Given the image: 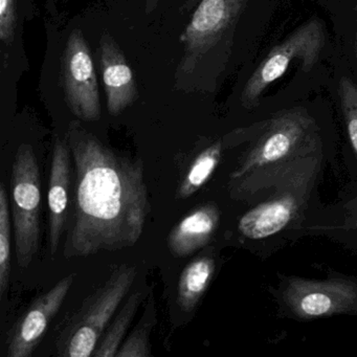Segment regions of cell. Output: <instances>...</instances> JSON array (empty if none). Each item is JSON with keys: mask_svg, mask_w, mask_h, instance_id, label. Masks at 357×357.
Segmentation results:
<instances>
[{"mask_svg": "<svg viewBox=\"0 0 357 357\" xmlns=\"http://www.w3.org/2000/svg\"><path fill=\"white\" fill-rule=\"evenodd\" d=\"M66 143L75 168L66 259L132 248L151 211L142 160L120 155L74 121Z\"/></svg>", "mask_w": 357, "mask_h": 357, "instance_id": "cell-1", "label": "cell"}, {"mask_svg": "<svg viewBox=\"0 0 357 357\" xmlns=\"http://www.w3.org/2000/svg\"><path fill=\"white\" fill-rule=\"evenodd\" d=\"M258 131L229 177L234 199L265 195L301 162L321 154L317 123L304 108L279 112Z\"/></svg>", "mask_w": 357, "mask_h": 357, "instance_id": "cell-2", "label": "cell"}, {"mask_svg": "<svg viewBox=\"0 0 357 357\" xmlns=\"http://www.w3.org/2000/svg\"><path fill=\"white\" fill-rule=\"evenodd\" d=\"M137 275L135 264L116 267L107 281L91 292L79 308L62 321L55 340L62 357H91L126 298Z\"/></svg>", "mask_w": 357, "mask_h": 357, "instance_id": "cell-3", "label": "cell"}, {"mask_svg": "<svg viewBox=\"0 0 357 357\" xmlns=\"http://www.w3.org/2000/svg\"><path fill=\"white\" fill-rule=\"evenodd\" d=\"M321 160V154L311 156L290 171L267 193L266 199L242 215L239 233L246 239L265 240L294 223L306 208Z\"/></svg>", "mask_w": 357, "mask_h": 357, "instance_id": "cell-4", "label": "cell"}, {"mask_svg": "<svg viewBox=\"0 0 357 357\" xmlns=\"http://www.w3.org/2000/svg\"><path fill=\"white\" fill-rule=\"evenodd\" d=\"M275 298L280 314L298 321L357 315V279L338 273L325 280L281 275Z\"/></svg>", "mask_w": 357, "mask_h": 357, "instance_id": "cell-5", "label": "cell"}, {"mask_svg": "<svg viewBox=\"0 0 357 357\" xmlns=\"http://www.w3.org/2000/svg\"><path fill=\"white\" fill-rule=\"evenodd\" d=\"M12 220L17 263L28 268L40 242V174L34 148L18 147L12 167Z\"/></svg>", "mask_w": 357, "mask_h": 357, "instance_id": "cell-6", "label": "cell"}, {"mask_svg": "<svg viewBox=\"0 0 357 357\" xmlns=\"http://www.w3.org/2000/svg\"><path fill=\"white\" fill-rule=\"evenodd\" d=\"M325 41V28L321 20L312 18L304 22L273 47L255 70L242 91V103L246 107L256 105L264 91L284 76L292 62H300L304 72L312 70Z\"/></svg>", "mask_w": 357, "mask_h": 357, "instance_id": "cell-7", "label": "cell"}, {"mask_svg": "<svg viewBox=\"0 0 357 357\" xmlns=\"http://www.w3.org/2000/svg\"><path fill=\"white\" fill-rule=\"evenodd\" d=\"M248 0H200L181 36L178 72L190 76L235 26Z\"/></svg>", "mask_w": 357, "mask_h": 357, "instance_id": "cell-8", "label": "cell"}, {"mask_svg": "<svg viewBox=\"0 0 357 357\" xmlns=\"http://www.w3.org/2000/svg\"><path fill=\"white\" fill-rule=\"evenodd\" d=\"M61 81L70 112L79 120L95 122L101 116L99 85L93 56L84 35L75 29L62 56Z\"/></svg>", "mask_w": 357, "mask_h": 357, "instance_id": "cell-9", "label": "cell"}, {"mask_svg": "<svg viewBox=\"0 0 357 357\" xmlns=\"http://www.w3.org/2000/svg\"><path fill=\"white\" fill-rule=\"evenodd\" d=\"M75 281L66 275L51 289L39 296L10 330L7 340L8 357H31L45 337L54 317L61 309Z\"/></svg>", "mask_w": 357, "mask_h": 357, "instance_id": "cell-10", "label": "cell"}, {"mask_svg": "<svg viewBox=\"0 0 357 357\" xmlns=\"http://www.w3.org/2000/svg\"><path fill=\"white\" fill-rule=\"evenodd\" d=\"M100 60L107 110L112 116H119L139 97L135 74L122 50L107 33L100 43Z\"/></svg>", "mask_w": 357, "mask_h": 357, "instance_id": "cell-11", "label": "cell"}, {"mask_svg": "<svg viewBox=\"0 0 357 357\" xmlns=\"http://www.w3.org/2000/svg\"><path fill=\"white\" fill-rule=\"evenodd\" d=\"M72 158L66 141L56 139L49 185L50 250L52 256L59 248L60 239L68 222Z\"/></svg>", "mask_w": 357, "mask_h": 357, "instance_id": "cell-12", "label": "cell"}, {"mask_svg": "<svg viewBox=\"0 0 357 357\" xmlns=\"http://www.w3.org/2000/svg\"><path fill=\"white\" fill-rule=\"evenodd\" d=\"M220 210L208 202L181 219L167 238L169 250L175 258H185L210 243L220 225Z\"/></svg>", "mask_w": 357, "mask_h": 357, "instance_id": "cell-13", "label": "cell"}, {"mask_svg": "<svg viewBox=\"0 0 357 357\" xmlns=\"http://www.w3.org/2000/svg\"><path fill=\"white\" fill-rule=\"evenodd\" d=\"M216 263L210 256L190 262L181 271L177 285V303L181 310L191 312L202 300L214 275Z\"/></svg>", "mask_w": 357, "mask_h": 357, "instance_id": "cell-14", "label": "cell"}, {"mask_svg": "<svg viewBox=\"0 0 357 357\" xmlns=\"http://www.w3.org/2000/svg\"><path fill=\"white\" fill-rule=\"evenodd\" d=\"M143 300L142 290L132 292L127 298L126 302L114 315V319H112L105 333L97 344V348L93 353V357H116Z\"/></svg>", "mask_w": 357, "mask_h": 357, "instance_id": "cell-15", "label": "cell"}, {"mask_svg": "<svg viewBox=\"0 0 357 357\" xmlns=\"http://www.w3.org/2000/svg\"><path fill=\"white\" fill-rule=\"evenodd\" d=\"M222 142H215L202 152L190 167L177 192L179 199H188L214 174L222 156Z\"/></svg>", "mask_w": 357, "mask_h": 357, "instance_id": "cell-16", "label": "cell"}, {"mask_svg": "<svg viewBox=\"0 0 357 357\" xmlns=\"http://www.w3.org/2000/svg\"><path fill=\"white\" fill-rule=\"evenodd\" d=\"M156 323L155 305L153 296L148 298L145 312L128 337L123 342L116 357H149L151 356L150 334Z\"/></svg>", "mask_w": 357, "mask_h": 357, "instance_id": "cell-17", "label": "cell"}, {"mask_svg": "<svg viewBox=\"0 0 357 357\" xmlns=\"http://www.w3.org/2000/svg\"><path fill=\"white\" fill-rule=\"evenodd\" d=\"M11 218L5 185H0V296L7 291L11 275Z\"/></svg>", "mask_w": 357, "mask_h": 357, "instance_id": "cell-18", "label": "cell"}, {"mask_svg": "<svg viewBox=\"0 0 357 357\" xmlns=\"http://www.w3.org/2000/svg\"><path fill=\"white\" fill-rule=\"evenodd\" d=\"M338 93L349 141L357 158V85L349 78H342Z\"/></svg>", "mask_w": 357, "mask_h": 357, "instance_id": "cell-19", "label": "cell"}, {"mask_svg": "<svg viewBox=\"0 0 357 357\" xmlns=\"http://www.w3.org/2000/svg\"><path fill=\"white\" fill-rule=\"evenodd\" d=\"M15 26V0H0V39L3 45H11Z\"/></svg>", "mask_w": 357, "mask_h": 357, "instance_id": "cell-20", "label": "cell"}, {"mask_svg": "<svg viewBox=\"0 0 357 357\" xmlns=\"http://www.w3.org/2000/svg\"><path fill=\"white\" fill-rule=\"evenodd\" d=\"M340 229H357V198L351 200L344 206V220Z\"/></svg>", "mask_w": 357, "mask_h": 357, "instance_id": "cell-21", "label": "cell"}, {"mask_svg": "<svg viewBox=\"0 0 357 357\" xmlns=\"http://www.w3.org/2000/svg\"><path fill=\"white\" fill-rule=\"evenodd\" d=\"M199 1L200 0H183V6L181 10H183L185 12L190 11L192 8H196Z\"/></svg>", "mask_w": 357, "mask_h": 357, "instance_id": "cell-22", "label": "cell"}]
</instances>
